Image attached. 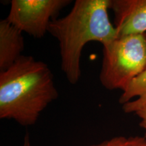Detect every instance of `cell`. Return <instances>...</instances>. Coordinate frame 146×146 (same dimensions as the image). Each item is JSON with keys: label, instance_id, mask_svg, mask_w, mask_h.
<instances>
[{"label": "cell", "instance_id": "obj_1", "mask_svg": "<svg viewBox=\"0 0 146 146\" xmlns=\"http://www.w3.org/2000/svg\"><path fill=\"white\" fill-rule=\"evenodd\" d=\"M58 92L47 64L21 56L0 72V118L12 119L24 127L33 125Z\"/></svg>", "mask_w": 146, "mask_h": 146}, {"label": "cell", "instance_id": "obj_2", "mask_svg": "<svg viewBox=\"0 0 146 146\" xmlns=\"http://www.w3.org/2000/svg\"><path fill=\"white\" fill-rule=\"evenodd\" d=\"M110 5V0H76L66 16L50 24L48 33L59 42L61 69L72 85L81 78L85 45L98 41L105 45L117 37L108 16Z\"/></svg>", "mask_w": 146, "mask_h": 146}, {"label": "cell", "instance_id": "obj_3", "mask_svg": "<svg viewBox=\"0 0 146 146\" xmlns=\"http://www.w3.org/2000/svg\"><path fill=\"white\" fill-rule=\"evenodd\" d=\"M146 70V33L120 36L103 45L100 81L108 90L124 91Z\"/></svg>", "mask_w": 146, "mask_h": 146}, {"label": "cell", "instance_id": "obj_4", "mask_svg": "<svg viewBox=\"0 0 146 146\" xmlns=\"http://www.w3.org/2000/svg\"><path fill=\"white\" fill-rule=\"evenodd\" d=\"M70 0H12L5 19L23 33L42 38L48 33L50 24Z\"/></svg>", "mask_w": 146, "mask_h": 146}, {"label": "cell", "instance_id": "obj_5", "mask_svg": "<svg viewBox=\"0 0 146 146\" xmlns=\"http://www.w3.org/2000/svg\"><path fill=\"white\" fill-rule=\"evenodd\" d=\"M117 37L146 33V0H110Z\"/></svg>", "mask_w": 146, "mask_h": 146}, {"label": "cell", "instance_id": "obj_6", "mask_svg": "<svg viewBox=\"0 0 146 146\" xmlns=\"http://www.w3.org/2000/svg\"><path fill=\"white\" fill-rule=\"evenodd\" d=\"M25 48L23 32L6 19L0 21V70L10 68L21 57Z\"/></svg>", "mask_w": 146, "mask_h": 146}, {"label": "cell", "instance_id": "obj_7", "mask_svg": "<svg viewBox=\"0 0 146 146\" xmlns=\"http://www.w3.org/2000/svg\"><path fill=\"white\" fill-rule=\"evenodd\" d=\"M118 102L127 114H136L146 109V70L129 83Z\"/></svg>", "mask_w": 146, "mask_h": 146}, {"label": "cell", "instance_id": "obj_8", "mask_svg": "<svg viewBox=\"0 0 146 146\" xmlns=\"http://www.w3.org/2000/svg\"><path fill=\"white\" fill-rule=\"evenodd\" d=\"M135 141V137H126L123 136L114 137L101 143L92 144L88 146H133Z\"/></svg>", "mask_w": 146, "mask_h": 146}, {"label": "cell", "instance_id": "obj_9", "mask_svg": "<svg viewBox=\"0 0 146 146\" xmlns=\"http://www.w3.org/2000/svg\"><path fill=\"white\" fill-rule=\"evenodd\" d=\"M136 115L140 118L139 126L144 130V137L146 138V109L137 112Z\"/></svg>", "mask_w": 146, "mask_h": 146}, {"label": "cell", "instance_id": "obj_10", "mask_svg": "<svg viewBox=\"0 0 146 146\" xmlns=\"http://www.w3.org/2000/svg\"><path fill=\"white\" fill-rule=\"evenodd\" d=\"M133 146H146V138L144 137L135 136V141Z\"/></svg>", "mask_w": 146, "mask_h": 146}, {"label": "cell", "instance_id": "obj_11", "mask_svg": "<svg viewBox=\"0 0 146 146\" xmlns=\"http://www.w3.org/2000/svg\"><path fill=\"white\" fill-rule=\"evenodd\" d=\"M23 146H31V140H30V136L28 133H27L26 135L25 136V139H24V143Z\"/></svg>", "mask_w": 146, "mask_h": 146}]
</instances>
